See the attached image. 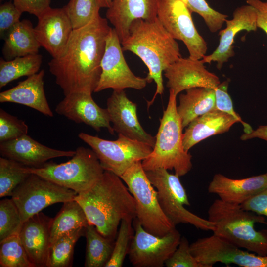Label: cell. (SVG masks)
Returning a JSON list of instances; mask_svg holds the SVG:
<instances>
[{"label": "cell", "instance_id": "1", "mask_svg": "<svg viewBox=\"0 0 267 267\" xmlns=\"http://www.w3.org/2000/svg\"><path fill=\"white\" fill-rule=\"evenodd\" d=\"M111 28L107 19L98 15L86 26L74 29L62 54L48 62L49 70L65 96L94 92Z\"/></svg>", "mask_w": 267, "mask_h": 267}, {"label": "cell", "instance_id": "2", "mask_svg": "<svg viewBox=\"0 0 267 267\" xmlns=\"http://www.w3.org/2000/svg\"><path fill=\"white\" fill-rule=\"evenodd\" d=\"M123 181L115 174L104 171L90 188L74 198L83 209L89 223L113 240L122 220L136 218L134 199Z\"/></svg>", "mask_w": 267, "mask_h": 267}, {"label": "cell", "instance_id": "3", "mask_svg": "<svg viewBox=\"0 0 267 267\" xmlns=\"http://www.w3.org/2000/svg\"><path fill=\"white\" fill-rule=\"evenodd\" d=\"M123 51H129L143 61L148 69V83L156 85L152 105L158 94L164 89L162 74L171 64L181 56L179 45L163 27L158 18L153 20L137 19L131 24L129 34L121 42Z\"/></svg>", "mask_w": 267, "mask_h": 267}, {"label": "cell", "instance_id": "4", "mask_svg": "<svg viewBox=\"0 0 267 267\" xmlns=\"http://www.w3.org/2000/svg\"><path fill=\"white\" fill-rule=\"evenodd\" d=\"M208 220L215 223L214 235L257 255L267 256V229L254 227L256 223L267 224L263 216L217 199L208 210Z\"/></svg>", "mask_w": 267, "mask_h": 267}, {"label": "cell", "instance_id": "5", "mask_svg": "<svg viewBox=\"0 0 267 267\" xmlns=\"http://www.w3.org/2000/svg\"><path fill=\"white\" fill-rule=\"evenodd\" d=\"M177 95L169 89L166 109L160 119V124L152 152L141 161L144 170L159 168L174 170L179 177L192 168V156L183 145L182 126L177 110Z\"/></svg>", "mask_w": 267, "mask_h": 267}, {"label": "cell", "instance_id": "6", "mask_svg": "<svg viewBox=\"0 0 267 267\" xmlns=\"http://www.w3.org/2000/svg\"><path fill=\"white\" fill-rule=\"evenodd\" d=\"M104 170L92 149L78 147L69 161L60 164L46 162L38 168L27 167V171L50 180L77 194L90 188Z\"/></svg>", "mask_w": 267, "mask_h": 267}, {"label": "cell", "instance_id": "7", "mask_svg": "<svg viewBox=\"0 0 267 267\" xmlns=\"http://www.w3.org/2000/svg\"><path fill=\"white\" fill-rule=\"evenodd\" d=\"M120 178L134 199L135 219L146 231L163 236L176 228L163 212L157 192L149 180L141 161L134 164Z\"/></svg>", "mask_w": 267, "mask_h": 267}, {"label": "cell", "instance_id": "8", "mask_svg": "<svg viewBox=\"0 0 267 267\" xmlns=\"http://www.w3.org/2000/svg\"><path fill=\"white\" fill-rule=\"evenodd\" d=\"M79 137L97 155L105 171L119 177L134 164L142 161L152 151L149 145L118 134L116 140H108L81 132Z\"/></svg>", "mask_w": 267, "mask_h": 267}, {"label": "cell", "instance_id": "9", "mask_svg": "<svg viewBox=\"0 0 267 267\" xmlns=\"http://www.w3.org/2000/svg\"><path fill=\"white\" fill-rule=\"evenodd\" d=\"M77 194L73 190L31 174L14 190L11 199L24 222L48 206L73 200Z\"/></svg>", "mask_w": 267, "mask_h": 267}, {"label": "cell", "instance_id": "10", "mask_svg": "<svg viewBox=\"0 0 267 267\" xmlns=\"http://www.w3.org/2000/svg\"><path fill=\"white\" fill-rule=\"evenodd\" d=\"M191 13L181 0H160L157 18L174 39L183 42L189 58L201 59L207 52V44L197 30Z\"/></svg>", "mask_w": 267, "mask_h": 267}, {"label": "cell", "instance_id": "11", "mask_svg": "<svg viewBox=\"0 0 267 267\" xmlns=\"http://www.w3.org/2000/svg\"><path fill=\"white\" fill-rule=\"evenodd\" d=\"M119 38L111 28L106 40L104 53L101 60V73L94 92L107 89L124 90L132 88L141 90L148 83L146 77L136 76L131 71L123 54Z\"/></svg>", "mask_w": 267, "mask_h": 267}, {"label": "cell", "instance_id": "12", "mask_svg": "<svg viewBox=\"0 0 267 267\" xmlns=\"http://www.w3.org/2000/svg\"><path fill=\"white\" fill-rule=\"evenodd\" d=\"M129 259L135 267H162L178 247L181 235L175 228L163 236L146 231L135 220Z\"/></svg>", "mask_w": 267, "mask_h": 267}, {"label": "cell", "instance_id": "13", "mask_svg": "<svg viewBox=\"0 0 267 267\" xmlns=\"http://www.w3.org/2000/svg\"><path fill=\"white\" fill-rule=\"evenodd\" d=\"M192 255L203 267L216 263L243 267H267V256L252 253L214 234L190 244Z\"/></svg>", "mask_w": 267, "mask_h": 267}, {"label": "cell", "instance_id": "14", "mask_svg": "<svg viewBox=\"0 0 267 267\" xmlns=\"http://www.w3.org/2000/svg\"><path fill=\"white\" fill-rule=\"evenodd\" d=\"M106 109L115 132L153 148L155 137L142 127L137 115V105L128 98L124 90H113L107 99Z\"/></svg>", "mask_w": 267, "mask_h": 267}, {"label": "cell", "instance_id": "15", "mask_svg": "<svg viewBox=\"0 0 267 267\" xmlns=\"http://www.w3.org/2000/svg\"><path fill=\"white\" fill-rule=\"evenodd\" d=\"M37 18L34 31L41 46L52 58L59 56L66 47L73 30L64 9L50 7Z\"/></svg>", "mask_w": 267, "mask_h": 267}, {"label": "cell", "instance_id": "16", "mask_svg": "<svg viewBox=\"0 0 267 267\" xmlns=\"http://www.w3.org/2000/svg\"><path fill=\"white\" fill-rule=\"evenodd\" d=\"M55 111L75 123H83L96 131L106 128L110 134H114L107 109L99 107L91 93L77 92L65 95L56 105Z\"/></svg>", "mask_w": 267, "mask_h": 267}, {"label": "cell", "instance_id": "17", "mask_svg": "<svg viewBox=\"0 0 267 267\" xmlns=\"http://www.w3.org/2000/svg\"><path fill=\"white\" fill-rule=\"evenodd\" d=\"M201 59L180 57L164 71L167 79L166 86L176 95L193 88L215 89L220 84L219 77L209 71Z\"/></svg>", "mask_w": 267, "mask_h": 267}, {"label": "cell", "instance_id": "18", "mask_svg": "<svg viewBox=\"0 0 267 267\" xmlns=\"http://www.w3.org/2000/svg\"><path fill=\"white\" fill-rule=\"evenodd\" d=\"M225 22L226 28L219 32L218 47L211 54L205 55L201 59L204 63L216 62L219 70L235 54L233 43L236 35L243 30L256 31L258 28L256 10L249 4L240 6L234 11L232 19H226Z\"/></svg>", "mask_w": 267, "mask_h": 267}, {"label": "cell", "instance_id": "19", "mask_svg": "<svg viewBox=\"0 0 267 267\" xmlns=\"http://www.w3.org/2000/svg\"><path fill=\"white\" fill-rule=\"evenodd\" d=\"M0 153L2 157L15 160L27 167L38 168L52 158L72 157L75 151L51 148L25 134L0 142Z\"/></svg>", "mask_w": 267, "mask_h": 267}, {"label": "cell", "instance_id": "20", "mask_svg": "<svg viewBox=\"0 0 267 267\" xmlns=\"http://www.w3.org/2000/svg\"><path fill=\"white\" fill-rule=\"evenodd\" d=\"M52 220L40 212L23 223L19 236L34 267H46Z\"/></svg>", "mask_w": 267, "mask_h": 267}, {"label": "cell", "instance_id": "21", "mask_svg": "<svg viewBox=\"0 0 267 267\" xmlns=\"http://www.w3.org/2000/svg\"><path fill=\"white\" fill-rule=\"evenodd\" d=\"M160 0H111L106 13L121 43L127 37L132 22L137 19L153 20L157 18Z\"/></svg>", "mask_w": 267, "mask_h": 267}, {"label": "cell", "instance_id": "22", "mask_svg": "<svg viewBox=\"0 0 267 267\" xmlns=\"http://www.w3.org/2000/svg\"><path fill=\"white\" fill-rule=\"evenodd\" d=\"M267 188L266 173L242 179H232L222 174H215L208 191L216 194L224 202L241 205Z\"/></svg>", "mask_w": 267, "mask_h": 267}, {"label": "cell", "instance_id": "23", "mask_svg": "<svg viewBox=\"0 0 267 267\" xmlns=\"http://www.w3.org/2000/svg\"><path fill=\"white\" fill-rule=\"evenodd\" d=\"M44 71L27 77L15 87L0 93V102L22 104L47 116L53 113L48 103L44 90Z\"/></svg>", "mask_w": 267, "mask_h": 267}, {"label": "cell", "instance_id": "24", "mask_svg": "<svg viewBox=\"0 0 267 267\" xmlns=\"http://www.w3.org/2000/svg\"><path fill=\"white\" fill-rule=\"evenodd\" d=\"M238 121L230 115L216 109L193 120L183 134V145L185 151L201 141L228 131Z\"/></svg>", "mask_w": 267, "mask_h": 267}, {"label": "cell", "instance_id": "25", "mask_svg": "<svg viewBox=\"0 0 267 267\" xmlns=\"http://www.w3.org/2000/svg\"><path fill=\"white\" fill-rule=\"evenodd\" d=\"M2 53L6 60L17 57L39 53L41 45L37 40L34 28L27 19L20 21L6 34Z\"/></svg>", "mask_w": 267, "mask_h": 267}, {"label": "cell", "instance_id": "26", "mask_svg": "<svg viewBox=\"0 0 267 267\" xmlns=\"http://www.w3.org/2000/svg\"><path fill=\"white\" fill-rule=\"evenodd\" d=\"M185 91L179 95L177 107L183 129L196 118L215 109L214 89L199 87Z\"/></svg>", "mask_w": 267, "mask_h": 267}, {"label": "cell", "instance_id": "27", "mask_svg": "<svg viewBox=\"0 0 267 267\" xmlns=\"http://www.w3.org/2000/svg\"><path fill=\"white\" fill-rule=\"evenodd\" d=\"M160 205L167 218L176 226L187 223L203 230H213L215 223L205 219L187 210L181 202L169 191L156 189Z\"/></svg>", "mask_w": 267, "mask_h": 267}, {"label": "cell", "instance_id": "28", "mask_svg": "<svg viewBox=\"0 0 267 267\" xmlns=\"http://www.w3.org/2000/svg\"><path fill=\"white\" fill-rule=\"evenodd\" d=\"M89 222L80 204L74 199L63 203L57 215L52 219L50 229V244L61 236L80 228Z\"/></svg>", "mask_w": 267, "mask_h": 267}, {"label": "cell", "instance_id": "29", "mask_svg": "<svg viewBox=\"0 0 267 267\" xmlns=\"http://www.w3.org/2000/svg\"><path fill=\"white\" fill-rule=\"evenodd\" d=\"M85 234L87 241L85 267H105L112 255L114 240L103 236L90 224L85 227Z\"/></svg>", "mask_w": 267, "mask_h": 267}, {"label": "cell", "instance_id": "30", "mask_svg": "<svg viewBox=\"0 0 267 267\" xmlns=\"http://www.w3.org/2000/svg\"><path fill=\"white\" fill-rule=\"evenodd\" d=\"M43 61L40 54L17 57L10 60H0V88L21 77H29L39 72Z\"/></svg>", "mask_w": 267, "mask_h": 267}, {"label": "cell", "instance_id": "31", "mask_svg": "<svg viewBox=\"0 0 267 267\" xmlns=\"http://www.w3.org/2000/svg\"><path fill=\"white\" fill-rule=\"evenodd\" d=\"M85 232L80 228L65 234L50 244L47 267H67L71 265L75 245Z\"/></svg>", "mask_w": 267, "mask_h": 267}, {"label": "cell", "instance_id": "32", "mask_svg": "<svg viewBox=\"0 0 267 267\" xmlns=\"http://www.w3.org/2000/svg\"><path fill=\"white\" fill-rule=\"evenodd\" d=\"M27 167L11 159L0 157V197L11 196L14 190L30 175Z\"/></svg>", "mask_w": 267, "mask_h": 267}, {"label": "cell", "instance_id": "33", "mask_svg": "<svg viewBox=\"0 0 267 267\" xmlns=\"http://www.w3.org/2000/svg\"><path fill=\"white\" fill-rule=\"evenodd\" d=\"M145 173L156 189L169 191L174 194L183 205H190L186 190L180 182L179 176L171 174L163 168L146 171Z\"/></svg>", "mask_w": 267, "mask_h": 267}, {"label": "cell", "instance_id": "34", "mask_svg": "<svg viewBox=\"0 0 267 267\" xmlns=\"http://www.w3.org/2000/svg\"><path fill=\"white\" fill-rule=\"evenodd\" d=\"M100 8L98 0H70L63 7L73 30L82 28L94 19L100 15Z\"/></svg>", "mask_w": 267, "mask_h": 267}, {"label": "cell", "instance_id": "35", "mask_svg": "<svg viewBox=\"0 0 267 267\" xmlns=\"http://www.w3.org/2000/svg\"><path fill=\"white\" fill-rule=\"evenodd\" d=\"M0 267H34L21 242L19 234L0 242Z\"/></svg>", "mask_w": 267, "mask_h": 267}, {"label": "cell", "instance_id": "36", "mask_svg": "<svg viewBox=\"0 0 267 267\" xmlns=\"http://www.w3.org/2000/svg\"><path fill=\"white\" fill-rule=\"evenodd\" d=\"M19 211L12 199L4 198L0 201V242L18 235L23 224Z\"/></svg>", "mask_w": 267, "mask_h": 267}, {"label": "cell", "instance_id": "37", "mask_svg": "<svg viewBox=\"0 0 267 267\" xmlns=\"http://www.w3.org/2000/svg\"><path fill=\"white\" fill-rule=\"evenodd\" d=\"M133 221L124 219L121 222L112 255L105 267H122L134 233L132 225Z\"/></svg>", "mask_w": 267, "mask_h": 267}, {"label": "cell", "instance_id": "38", "mask_svg": "<svg viewBox=\"0 0 267 267\" xmlns=\"http://www.w3.org/2000/svg\"><path fill=\"white\" fill-rule=\"evenodd\" d=\"M191 12L198 14L209 30L215 33L220 30L228 16L213 9L205 0H181Z\"/></svg>", "mask_w": 267, "mask_h": 267}, {"label": "cell", "instance_id": "39", "mask_svg": "<svg viewBox=\"0 0 267 267\" xmlns=\"http://www.w3.org/2000/svg\"><path fill=\"white\" fill-rule=\"evenodd\" d=\"M28 131L24 121L0 109V142L19 138L27 134Z\"/></svg>", "mask_w": 267, "mask_h": 267}, {"label": "cell", "instance_id": "40", "mask_svg": "<svg viewBox=\"0 0 267 267\" xmlns=\"http://www.w3.org/2000/svg\"><path fill=\"white\" fill-rule=\"evenodd\" d=\"M228 80L223 81L214 89L215 95V109L227 113L241 123L244 128V133H250L253 130L251 126L244 122L235 111L233 102L228 93Z\"/></svg>", "mask_w": 267, "mask_h": 267}, {"label": "cell", "instance_id": "41", "mask_svg": "<svg viewBox=\"0 0 267 267\" xmlns=\"http://www.w3.org/2000/svg\"><path fill=\"white\" fill-rule=\"evenodd\" d=\"M190 245L185 237H181L178 247L165 265L167 267H203L192 255Z\"/></svg>", "mask_w": 267, "mask_h": 267}, {"label": "cell", "instance_id": "42", "mask_svg": "<svg viewBox=\"0 0 267 267\" xmlns=\"http://www.w3.org/2000/svg\"><path fill=\"white\" fill-rule=\"evenodd\" d=\"M23 13L11 1L0 6V37L4 39L8 32L20 20Z\"/></svg>", "mask_w": 267, "mask_h": 267}, {"label": "cell", "instance_id": "43", "mask_svg": "<svg viewBox=\"0 0 267 267\" xmlns=\"http://www.w3.org/2000/svg\"><path fill=\"white\" fill-rule=\"evenodd\" d=\"M244 210L267 217V188L240 205Z\"/></svg>", "mask_w": 267, "mask_h": 267}, {"label": "cell", "instance_id": "44", "mask_svg": "<svg viewBox=\"0 0 267 267\" xmlns=\"http://www.w3.org/2000/svg\"><path fill=\"white\" fill-rule=\"evenodd\" d=\"M16 7L22 13L26 12L38 17L50 7L51 0H13Z\"/></svg>", "mask_w": 267, "mask_h": 267}, {"label": "cell", "instance_id": "45", "mask_svg": "<svg viewBox=\"0 0 267 267\" xmlns=\"http://www.w3.org/2000/svg\"><path fill=\"white\" fill-rule=\"evenodd\" d=\"M246 2L256 10L257 27L267 35V2L260 0H246Z\"/></svg>", "mask_w": 267, "mask_h": 267}, {"label": "cell", "instance_id": "46", "mask_svg": "<svg viewBox=\"0 0 267 267\" xmlns=\"http://www.w3.org/2000/svg\"><path fill=\"white\" fill-rule=\"evenodd\" d=\"M254 138H260L267 142V125L260 126L250 133H244L240 136L242 140H247Z\"/></svg>", "mask_w": 267, "mask_h": 267}, {"label": "cell", "instance_id": "47", "mask_svg": "<svg viewBox=\"0 0 267 267\" xmlns=\"http://www.w3.org/2000/svg\"><path fill=\"white\" fill-rule=\"evenodd\" d=\"M101 8H109L111 3V0H98Z\"/></svg>", "mask_w": 267, "mask_h": 267}, {"label": "cell", "instance_id": "48", "mask_svg": "<svg viewBox=\"0 0 267 267\" xmlns=\"http://www.w3.org/2000/svg\"><path fill=\"white\" fill-rule=\"evenodd\" d=\"M266 2H267V0H266Z\"/></svg>", "mask_w": 267, "mask_h": 267}, {"label": "cell", "instance_id": "49", "mask_svg": "<svg viewBox=\"0 0 267 267\" xmlns=\"http://www.w3.org/2000/svg\"><path fill=\"white\" fill-rule=\"evenodd\" d=\"M266 173L267 174V172Z\"/></svg>", "mask_w": 267, "mask_h": 267}]
</instances>
